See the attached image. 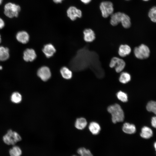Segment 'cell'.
Segmentation results:
<instances>
[{"label":"cell","instance_id":"cell-1","mask_svg":"<svg viewBox=\"0 0 156 156\" xmlns=\"http://www.w3.org/2000/svg\"><path fill=\"white\" fill-rule=\"evenodd\" d=\"M108 112L112 116V120L113 123L123 121L124 119V112L120 105L118 104L109 106L107 108Z\"/></svg>","mask_w":156,"mask_h":156},{"label":"cell","instance_id":"cell-2","mask_svg":"<svg viewBox=\"0 0 156 156\" xmlns=\"http://www.w3.org/2000/svg\"><path fill=\"white\" fill-rule=\"evenodd\" d=\"M21 10V7L19 5L12 2H8L4 5V13L5 16L9 18L17 17Z\"/></svg>","mask_w":156,"mask_h":156},{"label":"cell","instance_id":"cell-3","mask_svg":"<svg viewBox=\"0 0 156 156\" xmlns=\"http://www.w3.org/2000/svg\"><path fill=\"white\" fill-rule=\"evenodd\" d=\"M21 135L16 132L9 129L3 136V140L8 145H14L17 142L21 140Z\"/></svg>","mask_w":156,"mask_h":156},{"label":"cell","instance_id":"cell-4","mask_svg":"<svg viewBox=\"0 0 156 156\" xmlns=\"http://www.w3.org/2000/svg\"><path fill=\"white\" fill-rule=\"evenodd\" d=\"M136 57L139 59H143L148 58L150 55V51L148 47L144 44H142L135 47L134 50Z\"/></svg>","mask_w":156,"mask_h":156},{"label":"cell","instance_id":"cell-5","mask_svg":"<svg viewBox=\"0 0 156 156\" xmlns=\"http://www.w3.org/2000/svg\"><path fill=\"white\" fill-rule=\"evenodd\" d=\"M100 9L102 16L105 18L112 14L114 10L113 3L109 1L102 2L100 5Z\"/></svg>","mask_w":156,"mask_h":156},{"label":"cell","instance_id":"cell-6","mask_svg":"<svg viewBox=\"0 0 156 156\" xmlns=\"http://www.w3.org/2000/svg\"><path fill=\"white\" fill-rule=\"evenodd\" d=\"M109 66L111 68H114L116 72L119 73L122 71L124 68L125 63L122 59L114 57L111 60Z\"/></svg>","mask_w":156,"mask_h":156},{"label":"cell","instance_id":"cell-7","mask_svg":"<svg viewBox=\"0 0 156 156\" xmlns=\"http://www.w3.org/2000/svg\"><path fill=\"white\" fill-rule=\"evenodd\" d=\"M38 76L43 81H46L51 77V73L49 68L45 66L40 67L37 72Z\"/></svg>","mask_w":156,"mask_h":156},{"label":"cell","instance_id":"cell-8","mask_svg":"<svg viewBox=\"0 0 156 156\" xmlns=\"http://www.w3.org/2000/svg\"><path fill=\"white\" fill-rule=\"evenodd\" d=\"M68 16L72 21L75 20L77 18H81L82 13L81 11L75 6L69 7L67 11Z\"/></svg>","mask_w":156,"mask_h":156},{"label":"cell","instance_id":"cell-9","mask_svg":"<svg viewBox=\"0 0 156 156\" xmlns=\"http://www.w3.org/2000/svg\"><path fill=\"white\" fill-rule=\"evenodd\" d=\"M36 52L32 49H27L23 52V58L26 62H32L36 59Z\"/></svg>","mask_w":156,"mask_h":156},{"label":"cell","instance_id":"cell-10","mask_svg":"<svg viewBox=\"0 0 156 156\" xmlns=\"http://www.w3.org/2000/svg\"><path fill=\"white\" fill-rule=\"evenodd\" d=\"M56 50L54 46L51 44H45L42 49V51L46 57L49 58L52 56L55 53Z\"/></svg>","mask_w":156,"mask_h":156},{"label":"cell","instance_id":"cell-11","mask_svg":"<svg viewBox=\"0 0 156 156\" xmlns=\"http://www.w3.org/2000/svg\"><path fill=\"white\" fill-rule=\"evenodd\" d=\"M16 38L19 42L25 44L28 42L29 39L28 34L25 31H21L18 32L16 34Z\"/></svg>","mask_w":156,"mask_h":156},{"label":"cell","instance_id":"cell-12","mask_svg":"<svg viewBox=\"0 0 156 156\" xmlns=\"http://www.w3.org/2000/svg\"><path fill=\"white\" fill-rule=\"evenodd\" d=\"M83 34L84 40L86 42H91L95 39V34L94 31L91 29H85L83 31Z\"/></svg>","mask_w":156,"mask_h":156},{"label":"cell","instance_id":"cell-13","mask_svg":"<svg viewBox=\"0 0 156 156\" xmlns=\"http://www.w3.org/2000/svg\"><path fill=\"white\" fill-rule=\"evenodd\" d=\"M123 13L118 12L111 15L110 23L111 25L115 26L121 22Z\"/></svg>","mask_w":156,"mask_h":156},{"label":"cell","instance_id":"cell-14","mask_svg":"<svg viewBox=\"0 0 156 156\" xmlns=\"http://www.w3.org/2000/svg\"><path fill=\"white\" fill-rule=\"evenodd\" d=\"M131 51L129 46L126 44H122L119 47L118 53L120 56L124 57L129 54Z\"/></svg>","mask_w":156,"mask_h":156},{"label":"cell","instance_id":"cell-15","mask_svg":"<svg viewBox=\"0 0 156 156\" xmlns=\"http://www.w3.org/2000/svg\"><path fill=\"white\" fill-rule=\"evenodd\" d=\"M122 130L125 133L132 134L135 132L136 128L134 125L126 122L123 124Z\"/></svg>","mask_w":156,"mask_h":156},{"label":"cell","instance_id":"cell-16","mask_svg":"<svg viewBox=\"0 0 156 156\" xmlns=\"http://www.w3.org/2000/svg\"><path fill=\"white\" fill-rule=\"evenodd\" d=\"M89 129L92 133L94 135L98 134L101 130L99 125L95 122H90L89 125Z\"/></svg>","mask_w":156,"mask_h":156},{"label":"cell","instance_id":"cell-17","mask_svg":"<svg viewBox=\"0 0 156 156\" xmlns=\"http://www.w3.org/2000/svg\"><path fill=\"white\" fill-rule=\"evenodd\" d=\"M153 134V132L151 129L149 127L144 126L142 128L141 132L140 133V136L145 139H148L151 137Z\"/></svg>","mask_w":156,"mask_h":156},{"label":"cell","instance_id":"cell-18","mask_svg":"<svg viewBox=\"0 0 156 156\" xmlns=\"http://www.w3.org/2000/svg\"><path fill=\"white\" fill-rule=\"evenodd\" d=\"M60 73L62 77L65 79H69L72 77V71L66 67H62L60 70Z\"/></svg>","mask_w":156,"mask_h":156},{"label":"cell","instance_id":"cell-19","mask_svg":"<svg viewBox=\"0 0 156 156\" xmlns=\"http://www.w3.org/2000/svg\"><path fill=\"white\" fill-rule=\"evenodd\" d=\"M87 121L84 118H77L75 123V127L79 130H82L84 129L87 125Z\"/></svg>","mask_w":156,"mask_h":156},{"label":"cell","instance_id":"cell-20","mask_svg":"<svg viewBox=\"0 0 156 156\" xmlns=\"http://www.w3.org/2000/svg\"><path fill=\"white\" fill-rule=\"evenodd\" d=\"M9 49L7 47L0 46V61H5L9 58Z\"/></svg>","mask_w":156,"mask_h":156},{"label":"cell","instance_id":"cell-21","mask_svg":"<svg viewBox=\"0 0 156 156\" xmlns=\"http://www.w3.org/2000/svg\"><path fill=\"white\" fill-rule=\"evenodd\" d=\"M22 153L21 148L16 145H14L9 151L10 156H21Z\"/></svg>","mask_w":156,"mask_h":156},{"label":"cell","instance_id":"cell-22","mask_svg":"<svg viewBox=\"0 0 156 156\" xmlns=\"http://www.w3.org/2000/svg\"><path fill=\"white\" fill-rule=\"evenodd\" d=\"M122 26L125 28H128L131 26V19L129 17L123 13L121 22Z\"/></svg>","mask_w":156,"mask_h":156},{"label":"cell","instance_id":"cell-23","mask_svg":"<svg viewBox=\"0 0 156 156\" xmlns=\"http://www.w3.org/2000/svg\"><path fill=\"white\" fill-rule=\"evenodd\" d=\"M131 79V75L127 72L121 73L119 78V81L122 83L125 84L129 82Z\"/></svg>","mask_w":156,"mask_h":156},{"label":"cell","instance_id":"cell-24","mask_svg":"<svg viewBox=\"0 0 156 156\" xmlns=\"http://www.w3.org/2000/svg\"><path fill=\"white\" fill-rule=\"evenodd\" d=\"M77 152L79 156H93L89 150L83 147L78 148Z\"/></svg>","mask_w":156,"mask_h":156},{"label":"cell","instance_id":"cell-25","mask_svg":"<svg viewBox=\"0 0 156 156\" xmlns=\"http://www.w3.org/2000/svg\"><path fill=\"white\" fill-rule=\"evenodd\" d=\"M22 100L21 94L18 92H14L11 95V100L14 103H18L21 102Z\"/></svg>","mask_w":156,"mask_h":156},{"label":"cell","instance_id":"cell-26","mask_svg":"<svg viewBox=\"0 0 156 156\" xmlns=\"http://www.w3.org/2000/svg\"><path fill=\"white\" fill-rule=\"evenodd\" d=\"M146 108L147 110L153 113L156 115V101H151L147 103Z\"/></svg>","mask_w":156,"mask_h":156},{"label":"cell","instance_id":"cell-27","mask_svg":"<svg viewBox=\"0 0 156 156\" xmlns=\"http://www.w3.org/2000/svg\"><path fill=\"white\" fill-rule=\"evenodd\" d=\"M148 15L151 21L156 23V6L153 7L149 10Z\"/></svg>","mask_w":156,"mask_h":156},{"label":"cell","instance_id":"cell-28","mask_svg":"<svg viewBox=\"0 0 156 156\" xmlns=\"http://www.w3.org/2000/svg\"><path fill=\"white\" fill-rule=\"evenodd\" d=\"M116 96L118 99L121 101L126 102L128 101V96L125 93L120 91L116 94Z\"/></svg>","mask_w":156,"mask_h":156},{"label":"cell","instance_id":"cell-29","mask_svg":"<svg viewBox=\"0 0 156 156\" xmlns=\"http://www.w3.org/2000/svg\"><path fill=\"white\" fill-rule=\"evenodd\" d=\"M151 124L153 127L156 128V116H154L152 118Z\"/></svg>","mask_w":156,"mask_h":156},{"label":"cell","instance_id":"cell-30","mask_svg":"<svg viewBox=\"0 0 156 156\" xmlns=\"http://www.w3.org/2000/svg\"><path fill=\"white\" fill-rule=\"evenodd\" d=\"M5 26V22L3 19L0 17V29H2Z\"/></svg>","mask_w":156,"mask_h":156},{"label":"cell","instance_id":"cell-31","mask_svg":"<svg viewBox=\"0 0 156 156\" xmlns=\"http://www.w3.org/2000/svg\"><path fill=\"white\" fill-rule=\"evenodd\" d=\"M81 1L85 4H87L89 3L91 0H80Z\"/></svg>","mask_w":156,"mask_h":156},{"label":"cell","instance_id":"cell-32","mask_svg":"<svg viewBox=\"0 0 156 156\" xmlns=\"http://www.w3.org/2000/svg\"><path fill=\"white\" fill-rule=\"evenodd\" d=\"M54 2L55 3H61L63 0H53Z\"/></svg>","mask_w":156,"mask_h":156},{"label":"cell","instance_id":"cell-33","mask_svg":"<svg viewBox=\"0 0 156 156\" xmlns=\"http://www.w3.org/2000/svg\"><path fill=\"white\" fill-rule=\"evenodd\" d=\"M154 146L155 149V150L156 151V142H155L154 144Z\"/></svg>","mask_w":156,"mask_h":156},{"label":"cell","instance_id":"cell-34","mask_svg":"<svg viewBox=\"0 0 156 156\" xmlns=\"http://www.w3.org/2000/svg\"><path fill=\"white\" fill-rule=\"evenodd\" d=\"M3 0H0V5L2 3Z\"/></svg>","mask_w":156,"mask_h":156},{"label":"cell","instance_id":"cell-35","mask_svg":"<svg viewBox=\"0 0 156 156\" xmlns=\"http://www.w3.org/2000/svg\"><path fill=\"white\" fill-rule=\"evenodd\" d=\"M2 69V67L1 66H0V70H1Z\"/></svg>","mask_w":156,"mask_h":156},{"label":"cell","instance_id":"cell-36","mask_svg":"<svg viewBox=\"0 0 156 156\" xmlns=\"http://www.w3.org/2000/svg\"><path fill=\"white\" fill-rule=\"evenodd\" d=\"M1 35H0V43L1 42Z\"/></svg>","mask_w":156,"mask_h":156},{"label":"cell","instance_id":"cell-37","mask_svg":"<svg viewBox=\"0 0 156 156\" xmlns=\"http://www.w3.org/2000/svg\"><path fill=\"white\" fill-rule=\"evenodd\" d=\"M71 156H78L75 155H72Z\"/></svg>","mask_w":156,"mask_h":156},{"label":"cell","instance_id":"cell-38","mask_svg":"<svg viewBox=\"0 0 156 156\" xmlns=\"http://www.w3.org/2000/svg\"><path fill=\"white\" fill-rule=\"evenodd\" d=\"M143 0L144 1H149V0Z\"/></svg>","mask_w":156,"mask_h":156}]
</instances>
